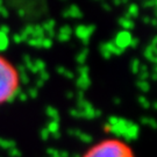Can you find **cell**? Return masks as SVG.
I'll list each match as a JSON object with an SVG mask.
<instances>
[{"instance_id":"obj_1","label":"cell","mask_w":157,"mask_h":157,"mask_svg":"<svg viewBox=\"0 0 157 157\" xmlns=\"http://www.w3.org/2000/svg\"><path fill=\"white\" fill-rule=\"evenodd\" d=\"M82 157H137L133 147L120 137H105L86 149Z\"/></svg>"},{"instance_id":"obj_2","label":"cell","mask_w":157,"mask_h":157,"mask_svg":"<svg viewBox=\"0 0 157 157\" xmlns=\"http://www.w3.org/2000/svg\"><path fill=\"white\" fill-rule=\"evenodd\" d=\"M19 86L17 70L10 62L0 56V104L8 101L15 94Z\"/></svg>"},{"instance_id":"obj_3","label":"cell","mask_w":157,"mask_h":157,"mask_svg":"<svg viewBox=\"0 0 157 157\" xmlns=\"http://www.w3.org/2000/svg\"><path fill=\"white\" fill-rule=\"evenodd\" d=\"M7 44H8V39H7L6 34H4L2 32H0V50L6 49Z\"/></svg>"}]
</instances>
